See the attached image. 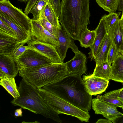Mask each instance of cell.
<instances>
[{
  "instance_id": "1",
  "label": "cell",
  "mask_w": 123,
  "mask_h": 123,
  "mask_svg": "<svg viewBox=\"0 0 123 123\" xmlns=\"http://www.w3.org/2000/svg\"><path fill=\"white\" fill-rule=\"evenodd\" d=\"M42 88L84 111L91 109L92 95L87 92L81 76L67 75Z\"/></svg>"
},
{
  "instance_id": "2",
  "label": "cell",
  "mask_w": 123,
  "mask_h": 123,
  "mask_svg": "<svg viewBox=\"0 0 123 123\" xmlns=\"http://www.w3.org/2000/svg\"><path fill=\"white\" fill-rule=\"evenodd\" d=\"M90 0H62L59 17L63 29L71 38L79 41L82 30L90 23Z\"/></svg>"
},
{
  "instance_id": "3",
  "label": "cell",
  "mask_w": 123,
  "mask_h": 123,
  "mask_svg": "<svg viewBox=\"0 0 123 123\" xmlns=\"http://www.w3.org/2000/svg\"><path fill=\"white\" fill-rule=\"evenodd\" d=\"M18 89L20 96L11 103L36 114L42 115L58 123H62L59 114L54 111L39 94L38 88L22 78Z\"/></svg>"
},
{
  "instance_id": "4",
  "label": "cell",
  "mask_w": 123,
  "mask_h": 123,
  "mask_svg": "<svg viewBox=\"0 0 123 123\" xmlns=\"http://www.w3.org/2000/svg\"><path fill=\"white\" fill-rule=\"evenodd\" d=\"M19 75L38 89L67 75L65 63H52L32 68L21 67Z\"/></svg>"
},
{
  "instance_id": "5",
  "label": "cell",
  "mask_w": 123,
  "mask_h": 123,
  "mask_svg": "<svg viewBox=\"0 0 123 123\" xmlns=\"http://www.w3.org/2000/svg\"><path fill=\"white\" fill-rule=\"evenodd\" d=\"M38 89L41 97L59 114H64L76 117L81 122H89L90 116L88 112L82 110L42 88Z\"/></svg>"
},
{
  "instance_id": "6",
  "label": "cell",
  "mask_w": 123,
  "mask_h": 123,
  "mask_svg": "<svg viewBox=\"0 0 123 123\" xmlns=\"http://www.w3.org/2000/svg\"><path fill=\"white\" fill-rule=\"evenodd\" d=\"M0 12L6 15L18 25L31 33V19L22 9L14 6L9 0H0Z\"/></svg>"
},
{
  "instance_id": "7",
  "label": "cell",
  "mask_w": 123,
  "mask_h": 123,
  "mask_svg": "<svg viewBox=\"0 0 123 123\" xmlns=\"http://www.w3.org/2000/svg\"><path fill=\"white\" fill-rule=\"evenodd\" d=\"M15 58L20 68L36 67L52 63L47 57L37 51L30 48L26 50L19 56Z\"/></svg>"
},
{
  "instance_id": "8",
  "label": "cell",
  "mask_w": 123,
  "mask_h": 123,
  "mask_svg": "<svg viewBox=\"0 0 123 123\" xmlns=\"http://www.w3.org/2000/svg\"><path fill=\"white\" fill-rule=\"evenodd\" d=\"M28 47L39 52L49 59L53 63H62V61L54 46L41 42L31 36L27 43Z\"/></svg>"
},
{
  "instance_id": "9",
  "label": "cell",
  "mask_w": 123,
  "mask_h": 123,
  "mask_svg": "<svg viewBox=\"0 0 123 123\" xmlns=\"http://www.w3.org/2000/svg\"><path fill=\"white\" fill-rule=\"evenodd\" d=\"M56 37L58 44L54 47L63 62L66 57L68 48H70L75 54L80 51L74 40L68 35L62 27L58 28Z\"/></svg>"
},
{
  "instance_id": "10",
  "label": "cell",
  "mask_w": 123,
  "mask_h": 123,
  "mask_svg": "<svg viewBox=\"0 0 123 123\" xmlns=\"http://www.w3.org/2000/svg\"><path fill=\"white\" fill-rule=\"evenodd\" d=\"M92 106L95 114L103 115L113 123L123 117V113L118 111L116 108L97 98L92 99Z\"/></svg>"
},
{
  "instance_id": "11",
  "label": "cell",
  "mask_w": 123,
  "mask_h": 123,
  "mask_svg": "<svg viewBox=\"0 0 123 123\" xmlns=\"http://www.w3.org/2000/svg\"><path fill=\"white\" fill-rule=\"evenodd\" d=\"M31 35L41 42L54 46L58 44L57 37L45 29L39 20H34L31 19Z\"/></svg>"
},
{
  "instance_id": "12",
  "label": "cell",
  "mask_w": 123,
  "mask_h": 123,
  "mask_svg": "<svg viewBox=\"0 0 123 123\" xmlns=\"http://www.w3.org/2000/svg\"><path fill=\"white\" fill-rule=\"evenodd\" d=\"M86 57L83 53L80 51L75 53L74 57L65 62L67 75L82 76L87 70Z\"/></svg>"
},
{
  "instance_id": "13",
  "label": "cell",
  "mask_w": 123,
  "mask_h": 123,
  "mask_svg": "<svg viewBox=\"0 0 123 123\" xmlns=\"http://www.w3.org/2000/svg\"><path fill=\"white\" fill-rule=\"evenodd\" d=\"M83 80L88 92L92 95L101 94L108 86L109 81L91 75L84 76Z\"/></svg>"
},
{
  "instance_id": "14",
  "label": "cell",
  "mask_w": 123,
  "mask_h": 123,
  "mask_svg": "<svg viewBox=\"0 0 123 123\" xmlns=\"http://www.w3.org/2000/svg\"><path fill=\"white\" fill-rule=\"evenodd\" d=\"M20 68L16 59L13 56L0 55V70L15 77L17 75Z\"/></svg>"
},
{
  "instance_id": "15",
  "label": "cell",
  "mask_w": 123,
  "mask_h": 123,
  "mask_svg": "<svg viewBox=\"0 0 123 123\" xmlns=\"http://www.w3.org/2000/svg\"><path fill=\"white\" fill-rule=\"evenodd\" d=\"M18 39L0 31V55H12L20 45Z\"/></svg>"
},
{
  "instance_id": "16",
  "label": "cell",
  "mask_w": 123,
  "mask_h": 123,
  "mask_svg": "<svg viewBox=\"0 0 123 123\" xmlns=\"http://www.w3.org/2000/svg\"><path fill=\"white\" fill-rule=\"evenodd\" d=\"M0 18L7 23L12 29L20 43L25 44L30 39L31 33L21 27L4 14L0 12Z\"/></svg>"
},
{
  "instance_id": "17",
  "label": "cell",
  "mask_w": 123,
  "mask_h": 123,
  "mask_svg": "<svg viewBox=\"0 0 123 123\" xmlns=\"http://www.w3.org/2000/svg\"><path fill=\"white\" fill-rule=\"evenodd\" d=\"M96 33L94 43L90 48L89 57L94 60L99 47L105 35L107 33L104 21L101 18L97 28L95 30Z\"/></svg>"
},
{
  "instance_id": "18",
  "label": "cell",
  "mask_w": 123,
  "mask_h": 123,
  "mask_svg": "<svg viewBox=\"0 0 123 123\" xmlns=\"http://www.w3.org/2000/svg\"><path fill=\"white\" fill-rule=\"evenodd\" d=\"M112 41L113 40L107 33L100 44L94 58L96 65L107 61L108 53Z\"/></svg>"
},
{
  "instance_id": "19",
  "label": "cell",
  "mask_w": 123,
  "mask_h": 123,
  "mask_svg": "<svg viewBox=\"0 0 123 123\" xmlns=\"http://www.w3.org/2000/svg\"><path fill=\"white\" fill-rule=\"evenodd\" d=\"M111 68V79L123 83V55L119 50Z\"/></svg>"
},
{
  "instance_id": "20",
  "label": "cell",
  "mask_w": 123,
  "mask_h": 123,
  "mask_svg": "<svg viewBox=\"0 0 123 123\" xmlns=\"http://www.w3.org/2000/svg\"><path fill=\"white\" fill-rule=\"evenodd\" d=\"M121 88L106 93L102 95H98L96 98L116 108L123 107V103L119 98Z\"/></svg>"
},
{
  "instance_id": "21",
  "label": "cell",
  "mask_w": 123,
  "mask_h": 123,
  "mask_svg": "<svg viewBox=\"0 0 123 123\" xmlns=\"http://www.w3.org/2000/svg\"><path fill=\"white\" fill-rule=\"evenodd\" d=\"M107 33L119 47L123 40V23L121 18L111 28Z\"/></svg>"
},
{
  "instance_id": "22",
  "label": "cell",
  "mask_w": 123,
  "mask_h": 123,
  "mask_svg": "<svg viewBox=\"0 0 123 123\" xmlns=\"http://www.w3.org/2000/svg\"><path fill=\"white\" fill-rule=\"evenodd\" d=\"M41 17L44 18L57 28L62 27L60 24L59 18L57 16L53 6L49 0L42 12Z\"/></svg>"
},
{
  "instance_id": "23",
  "label": "cell",
  "mask_w": 123,
  "mask_h": 123,
  "mask_svg": "<svg viewBox=\"0 0 123 123\" xmlns=\"http://www.w3.org/2000/svg\"><path fill=\"white\" fill-rule=\"evenodd\" d=\"M95 30L90 31L85 27L81 31L79 40L81 46L85 48H90L93 44L96 36Z\"/></svg>"
},
{
  "instance_id": "24",
  "label": "cell",
  "mask_w": 123,
  "mask_h": 123,
  "mask_svg": "<svg viewBox=\"0 0 123 123\" xmlns=\"http://www.w3.org/2000/svg\"><path fill=\"white\" fill-rule=\"evenodd\" d=\"M0 84L14 98L20 96V94L15 82L14 77L8 76L1 79Z\"/></svg>"
},
{
  "instance_id": "25",
  "label": "cell",
  "mask_w": 123,
  "mask_h": 123,
  "mask_svg": "<svg viewBox=\"0 0 123 123\" xmlns=\"http://www.w3.org/2000/svg\"><path fill=\"white\" fill-rule=\"evenodd\" d=\"M111 65L107 61L96 65L91 75L101 78L108 80L111 79Z\"/></svg>"
},
{
  "instance_id": "26",
  "label": "cell",
  "mask_w": 123,
  "mask_h": 123,
  "mask_svg": "<svg viewBox=\"0 0 123 123\" xmlns=\"http://www.w3.org/2000/svg\"><path fill=\"white\" fill-rule=\"evenodd\" d=\"M119 0H96L99 6L109 13L115 12Z\"/></svg>"
},
{
  "instance_id": "27",
  "label": "cell",
  "mask_w": 123,
  "mask_h": 123,
  "mask_svg": "<svg viewBox=\"0 0 123 123\" xmlns=\"http://www.w3.org/2000/svg\"><path fill=\"white\" fill-rule=\"evenodd\" d=\"M121 13L120 12L117 13L112 12L102 16V18L104 21L107 33L111 28L118 21Z\"/></svg>"
},
{
  "instance_id": "28",
  "label": "cell",
  "mask_w": 123,
  "mask_h": 123,
  "mask_svg": "<svg viewBox=\"0 0 123 123\" xmlns=\"http://www.w3.org/2000/svg\"><path fill=\"white\" fill-rule=\"evenodd\" d=\"M49 0H38L31 10L30 13L33 15L32 19L38 20L40 19L42 12Z\"/></svg>"
},
{
  "instance_id": "29",
  "label": "cell",
  "mask_w": 123,
  "mask_h": 123,
  "mask_svg": "<svg viewBox=\"0 0 123 123\" xmlns=\"http://www.w3.org/2000/svg\"><path fill=\"white\" fill-rule=\"evenodd\" d=\"M119 50V47L113 40L112 42L108 53L107 58V61L110 65L115 59Z\"/></svg>"
},
{
  "instance_id": "30",
  "label": "cell",
  "mask_w": 123,
  "mask_h": 123,
  "mask_svg": "<svg viewBox=\"0 0 123 123\" xmlns=\"http://www.w3.org/2000/svg\"><path fill=\"white\" fill-rule=\"evenodd\" d=\"M38 20L41 25L45 29L56 37L58 28L53 25L43 17H41Z\"/></svg>"
},
{
  "instance_id": "31",
  "label": "cell",
  "mask_w": 123,
  "mask_h": 123,
  "mask_svg": "<svg viewBox=\"0 0 123 123\" xmlns=\"http://www.w3.org/2000/svg\"><path fill=\"white\" fill-rule=\"evenodd\" d=\"M0 31L18 39L14 31L6 22L0 18Z\"/></svg>"
},
{
  "instance_id": "32",
  "label": "cell",
  "mask_w": 123,
  "mask_h": 123,
  "mask_svg": "<svg viewBox=\"0 0 123 123\" xmlns=\"http://www.w3.org/2000/svg\"><path fill=\"white\" fill-rule=\"evenodd\" d=\"M24 44H21L14 51L12 56L17 58L20 56L26 50L30 48L27 46H24Z\"/></svg>"
},
{
  "instance_id": "33",
  "label": "cell",
  "mask_w": 123,
  "mask_h": 123,
  "mask_svg": "<svg viewBox=\"0 0 123 123\" xmlns=\"http://www.w3.org/2000/svg\"><path fill=\"white\" fill-rule=\"evenodd\" d=\"M53 6L57 16L59 17L60 13V0H49Z\"/></svg>"
},
{
  "instance_id": "34",
  "label": "cell",
  "mask_w": 123,
  "mask_h": 123,
  "mask_svg": "<svg viewBox=\"0 0 123 123\" xmlns=\"http://www.w3.org/2000/svg\"><path fill=\"white\" fill-rule=\"evenodd\" d=\"M38 0H28L24 11L25 14L28 15L30 13L31 10Z\"/></svg>"
},
{
  "instance_id": "35",
  "label": "cell",
  "mask_w": 123,
  "mask_h": 123,
  "mask_svg": "<svg viewBox=\"0 0 123 123\" xmlns=\"http://www.w3.org/2000/svg\"><path fill=\"white\" fill-rule=\"evenodd\" d=\"M117 10L121 11L123 13V0H119L117 9Z\"/></svg>"
},
{
  "instance_id": "36",
  "label": "cell",
  "mask_w": 123,
  "mask_h": 123,
  "mask_svg": "<svg viewBox=\"0 0 123 123\" xmlns=\"http://www.w3.org/2000/svg\"><path fill=\"white\" fill-rule=\"evenodd\" d=\"M21 108L16 110L14 112V116L16 117H22V112Z\"/></svg>"
},
{
  "instance_id": "37",
  "label": "cell",
  "mask_w": 123,
  "mask_h": 123,
  "mask_svg": "<svg viewBox=\"0 0 123 123\" xmlns=\"http://www.w3.org/2000/svg\"><path fill=\"white\" fill-rule=\"evenodd\" d=\"M96 123H112V122L111 121L107 119H98Z\"/></svg>"
},
{
  "instance_id": "38",
  "label": "cell",
  "mask_w": 123,
  "mask_h": 123,
  "mask_svg": "<svg viewBox=\"0 0 123 123\" xmlns=\"http://www.w3.org/2000/svg\"><path fill=\"white\" fill-rule=\"evenodd\" d=\"M10 76L2 70H0V79L5 77Z\"/></svg>"
},
{
  "instance_id": "39",
  "label": "cell",
  "mask_w": 123,
  "mask_h": 123,
  "mask_svg": "<svg viewBox=\"0 0 123 123\" xmlns=\"http://www.w3.org/2000/svg\"><path fill=\"white\" fill-rule=\"evenodd\" d=\"M119 98L123 103V87L121 88V89L120 92Z\"/></svg>"
},
{
  "instance_id": "40",
  "label": "cell",
  "mask_w": 123,
  "mask_h": 123,
  "mask_svg": "<svg viewBox=\"0 0 123 123\" xmlns=\"http://www.w3.org/2000/svg\"><path fill=\"white\" fill-rule=\"evenodd\" d=\"M119 51L123 55V40L122 44L119 47Z\"/></svg>"
},
{
  "instance_id": "41",
  "label": "cell",
  "mask_w": 123,
  "mask_h": 123,
  "mask_svg": "<svg viewBox=\"0 0 123 123\" xmlns=\"http://www.w3.org/2000/svg\"><path fill=\"white\" fill-rule=\"evenodd\" d=\"M19 1L23 2H27L28 0H18Z\"/></svg>"
},
{
  "instance_id": "42",
  "label": "cell",
  "mask_w": 123,
  "mask_h": 123,
  "mask_svg": "<svg viewBox=\"0 0 123 123\" xmlns=\"http://www.w3.org/2000/svg\"><path fill=\"white\" fill-rule=\"evenodd\" d=\"M121 18L122 19L123 23V13H122Z\"/></svg>"
},
{
  "instance_id": "43",
  "label": "cell",
  "mask_w": 123,
  "mask_h": 123,
  "mask_svg": "<svg viewBox=\"0 0 123 123\" xmlns=\"http://www.w3.org/2000/svg\"><path fill=\"white\" fill-rule=\"evenodd\" d=\"M121 108H122L123 110V107H122Z\"/></svg>"
},
{
  "instance_id": "44",
  "label": "cell",
  "mask_w": 123,
  "mask_h": 123,
  "mask_svg": "<svg viewBox=\"0 0 123 123\" xmlns=\"http://www.w3.org/2000/svg\"><path fill=\"white\" fill-rule=\"evenodd\" d=\"M121 122L122 123H123V120L122 121V122Z\"/></svg>"
}]
</instances>
